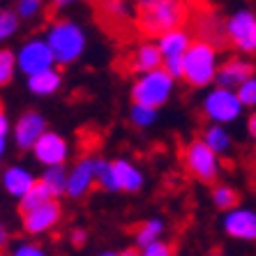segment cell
Listing matches in <instances>:
<instances>
[{
	"instance_id": "9",
	"label": "cell",
	"mask_w": 256,
	"mask_h": 256,
	"mask_svg": "<svg viewBox=\"0 0 256 256\" xmlns=\"http://www.w3.org/2000/svg\"><path fill=\"white\" fill-rule=\"evenodd\" d=\"M62 217V208L56 198H48V201L40 203L37 208L24 212V228L30 236H42V233L51 231Z\"/></svg>"
},
{
	"instance_id": "40",
	"label": "cell",
	"mask_w": 256,
	"mask_h": 256,
	"mask_svg": "<svg viewBox=\"0 0 256 256\" xmlns=\"http://www.w3.org/2000/svg\"><path fill=\"white\" fill-rule=\"evenodd\" d=\"M100 256H118V254H116V252H102Z\"/></svg>"
},
{
	"instance_id": "20",
	"label": "cell",
	"mask_w": 256,
	"mask_h": 256,
	"mask_svg": "<svg viewBox=\"0 0 256 256\" xmlns=\"http://www.w3.org/2000/svg\"><path fill=\"white\" fill-rule=\"evenodd\" d=\"M203 141L208 143L217 155H226L228 150H231V146H233V138H231V134L224 130V125H214V122L206 130Z\"/></svg>"
},
{
	"instance_id": "17",
	"label": "cell",
	"mask_w": 256,
	"mask_h": 256,
	"mask_svg": "<svg viewBox=\"0 0 256 256\" xmlns=\"http://www.w3.org/2000/svg\"><path fill=\"white\" fill-rule=\"evenodd\" d=\"M130 67L136 74H146V72H152L157 67H162V51L157 44L152 42H143L134 48V54L130 56Z\"/></svg>"
},
{
	"instance_id": "26",
	"label": "cell",
	"mask_w": 256,
	"mask_h": 256,
	"mask_svg": "<svg viewBox=\"0 0 256 256\" xmlns=\"http://www.w3.org/2000/svg\"><path fill=\"white\" fill-rule=\"evenodd\" d=\"M102 7H104V21H111V24H114V21L116 24L127 21L130 10H127V5L122 2V0H104Z\"/></svg>"
},
{
	"instance_id": "10",
	"label": "cell",
	"mask_w": 256,
	"mask_h": 256,
	"mask_svg": "<svg viewBox=\"0 0 256 256\" xmlns=\"http://www.w3.org/2000/svg\"><path fill=\"white\" fill-rule=\"evenodd\" d=\"M224 231L226 236L244 242H256V210L233 208L224 217Z\"/></svg>"
},
{
	"instance_id": "24",
	"label": "cell",
	"mask_w": 256,
	"mask_h": 256,
	"mask_svg": "<svg viewBox=\"0 0 256 256\" xmlns=\"http://www.w3.org/2000/svg\"><path fill=\"white\" fill-rule=\"evenodd\" d=\"M42 182L54 192V196L62 194V192L67 190V173H65V168H62V164H60V166H48L46 173L42 176Z\"/></svg>"
},
{
	"instance_id": "19",
	"label": "cell",
	"mask_w": 256,
	"mask_h": 256,
	"mask_svg": "<svg viewBox=\"0 0 256 256\" xmlns=\"http://www.w3.org/2000/svg\"><path fill=\"white\" fill-rule=\"evenodd\" d=\"M62 84V74L58 70H44V72H37L32 76H28V88L35 92V95H54L56 90L60 88Z\"/></svg>"
},
{
	"instance_id": "7",
	"label": "cell",
	"mask_w": 256,
	"mask_h": 256,
	"mask_svg": "<svg viewBox=\"0 0 256 256\" xmlns=\"http://www.w3.org/2000/svg\"><path fill=\"white\" fill-rule=\"evenodd\" d=\"M226 37L244 56L256 54V14L252 10H238L226 21Z\"/></svg>"
},
{
	"instance_id": "29",
	"label": "cell",
	"mask_w": 256,
	"mask_h": 256,
	"mask_svg": "<svg viewBox=\"0 0 256 256\" xmlns=\"http://www.w3.org/2000/svg\"><path fill=\"white\" fill-rule=\"evenodd\" d=\"M236 92H238L240 102H242L247 108H256V76L252 74L247 81H242V84L236 88Z\"/></svg>"
},
{
	"instance_id": "32",
	"label": "cell",
	"mask_w": 256,
	"mask_h": 256,
	"mask_svg": "<svg viewBox=\"0 0 256 256\" xmlns=\"http://www.w3.org/2000/svg\"><path fill=\"white\" fill-rule=\"evenodd\" d=\"M12 256H48V254L35 242H18L14 244Z\"/></svg>"
},
{
	"instance_id": "34",
	"label": "cell",
	"mask_w": 256,
	"mask_h": 256,
	"mask_svg": "<svg viewBox=\"0 0 256 256\" xmlns=\"http://www.w3.org/2000/svg\"><path fill=\"white\" fill-rule=\"evenodd\" d=\"M86 238H88V233H86L84 228H76V231H72V242L76 244V247H81V244L86 242Z\"/></svg>"
},
{
	"instance_id": "38",
	"label": "cell",
	"mask_w": 256,
	"mask_h": 256,
	"mask_svg": "<svg viewBox=\"0 0 256 256\" xmlns=\"http://www.w3.org/2000/svg\"><path fill=\"white\" fill-rule=\"evenodd\" d=\"M118 256H141V252H136V250H125V252H120Z\"/></svg>"
},
{
	"instance_id": "27",
	"label": "cell",
	"mask_w": 256,
	"mask_h": 256,
	"mask_svg": "<svg viewBox=\"0 0 256 256\" xmlns=\"http://www.w3.org/2000/svg\"><path fill=\"white\" fill-rule=\"evenodd\" d=\"M130 118H132V125H136V127H141V130H146V127H150L157 120V108L134 104V106H132Z\"/></svg>"
},
{
	"instance_id": "3",
	"label": "cell",
	"mask_w": 256,
	"mask_h": 256,
	"mask_svg": "<svg viewBox=\"0 0 256 256\" xmlns=\"http://www.w3.org/2000/svg\"><path fill=\"white\" fill-rule=\"evenodd\" d=\"M46 42H48V46H51V51H54L56 62L70 65V62L78 60L81 54H84L86 35L74 21L62 18V21H56V24L48 28Z\"/></svg>"
},
{
	"instance_id": "16",
	"label": "cell",
	"mask_w": 256,
	"mask_h": 256,
	"mask_svg": "<svg viewBox=\"0 0 256 256\" xmlns=\"http://www.w3.org/2000/svg\"><path fill=\"white\" fill-rule=\"evenodd\" d=\"M111 166H114L116 192H138L143 187V173L132 162L116 160L111 162Z\"/></svg>"
},
{
	"instance_id": "18",
	"label": "cell",
	"mask_w": 256,
	"mask_h": 256,
	"mask_svg": "<svg viewBox=\"0 0 256 256\" xmlns=\"http://www.w3.org/2000/svg\"><path fill=\"white\" fill-rule=\"evenodd\" d=\"M2 185L12 196H24L30 187L35 185V178L30 176V171H26L24 166H10L2 176Z\"/></svg>"
},
{
	"instance_id": "21",
	"label": "cell",
	"mask_w": 256,
	"mask_h": 256,
	"mask_svg": "<svg viewBox=\"0 0 256 256\" xmlns=\"http://www.w3.org/2000/svg\"><path fill=\"white\" fill-rule=\"evenodd\" d=\"M162 236H164V222L162 220H148L136 228V236H134V238H136V244L143 250V247H148V244L162 240Z\"/></svg>"
},
{
	"instance_id": "4",
	"label": "cell",
	"mask_w": 256,
	"mask_h": 256,
	"mask_svg": "<svg viewBox=\"0 0 256 256\" xmlns=\"http://www.w3.org/2000/svg\"><path fill=\"white\" fill-rule=\"evenodd\" d=\"M173 81H176V78H173L164 67L146 72V74H141V76L134 81V86H132V100H134V104L150 106V108L164 106L173 92Z\"/></svg>"
},
{
	"instance_id": "6",
	"label": "cell",
	"mask_w": 256,
	"mask_h": 256,
	"mask_svg": "<svg viewBox=\"0 0 256 256\" xmlns=\"http://www.w3.org/2000/svg\"><path fill=\"white\" fill-rule=\"evenodd\" d=\"M217 152L210 148L203 138H196L185 146L182 150V160H185V168L194 180L198 182H214L217 180V173H220V162H217Z\"/></svg>"
},
{
	"instance_id": "12",
	"label": "cell",
	"mask_w": 256,
	"mask_h": 256,
	"mask_svg": "<svg viewBox=\"0 0 256 256\" xmlns=\"http://www.w3.org/2000/svg\"><path fill=\"white\" fill-rule=\"evenodd\" d=\"M92 182H95V160L84 157V160L74 166V171L67 176V190L65 192L72 198H84L90 192Z\"/></svg>"
},
{
	"instance_id": "42",
	"label": "cell",
	"mask_w": 256,
	"mask_h": 256,
	"mask_svg": "<svg viewBox=\"0 0 256 256\" xmlns=\"http://www.w3.org/2000/svg\"><path fill=\"white\" fill-rule=\"evenodd\" d=\"M210 256H226V254H222V252H214V254H210Z\"/></svg>"
},
{
	"instance_id": "36",
	"label": "cell",
	"mask_w": 256,
	"mask_h": 256,
	"mask_svg": "<svg viewBox=\"0 0 256 256\" xmlns=\"http://www.w3.org/2000/svg\"><path fill=\"white\" fill-rule=\"evenodd\" d=\"M7 130H10V122H7L5 114H0V136H7Z\"/></svg>"
},
{
	"instance_id": "14",
	"label": "cell",
	"mask_w": 256,
	"mask_h": 256,
	"mask_svg": "<svg viewBox=\"0 0 256 256\" xmlns=\"http://www.w3.org/2000/svg\"><path fill=\"white\" fill-rule=\"evenodd\" d=\"M254 74V65H252L250 60H242V58H228L224 65L217 70V86H224V88H238L242 81Z\"/></svg>"
},
{
	"instance_id": "30",
	"label": "cell",
	"mask_w": 256,
	"mask_h": 256,
	"mask_svg": "<svg viewBox=\"0 0 256 256\" xmlns=\"http://www.w3.org/2000/svg\"><path fill=\"white\" fill-rule=\"evenodd\" d=\"M14 67H16V58L12 51H0V86H5L12 81L14 76Z\"/></svg>"
},
{
	"instance_id": "35",
	"label": "cell",
	"mask_w": 256,
	"mask_h": 256,
	"mask_svg": "<svg viewBox=\"0 0 256 256\" xmlns=\"http://www.w3.org/2000/svg\"><path fill=\"white\" fill-rule=\"evenodd\" d=\"M247 132H250V136L256 141V108L250 114V120H247Z\"/></svg>"
},
{
	"instance_id": "22",
	"label": "cell",
	"mask_w": 256,
	"mask_h": 256,
	"mask_svg": "<svg viewBox=\"0 0 256 256\" xmlns=\"http://www.w3.org/2000/svg\"><path fill=\"white\" fill-rule=\"evenodd\" d=\"M48 198H56V196H54V192L48 190V187L44 185L42 180H37L35 185L30 187V190L26 192L24 196H21V212H28V210L37 208L40 203L48 201Z\"/></svg>"
},
{
	"instance_id": "37",
	"label": "cell",
	"mask_w": 256,
	"mask_h": 256,
	"mask_svg": "<svg viewBox=\"0 0 256 256\" xmlns=\"http://www.w3.org/2000/svg\"><path fill=\"white\" fill-rule=\"evenodd\" d=\"M7 242V228H5V224L0 222V247Z\"/></svg>"
},
{
	"instance_id": "39",
	"label": "cell",
	"mask_w": 256,
	"mask_h": 256,
	"mask_svg": "<svg viewBox=\"0 0 256 256\" xmlns=\"http://www.w3.org/2000/svg\"><path fill=\"white\" fill-rule=\"evenodd\" d=\"M5 138L7 136H0V160H2V155H5Z\"/></svg>"
},
{
	"instance_id": "23",
	"label": "cell",
	"mask_w": 256,
	"mask_h": 256,
	"mask_svg": "<svg viewBox=\"0 0 256 256\" xmlns=\"http://www.w3.org/2000/svg\"><path fill=\"white\" fill-rule=\"evenodd\" d=\"M212 203L217 210H226L228 212V210L238 208L240 194L228 185H217V187H212Z\"/></svg>"
},
{
	"instance_id": "11",
	"label": "cell",
	"mask_w": 256,
	"mask_h": 256,
	"mask_svg": "<svg viewBox=\"0 0 256 256\" xmlns=\"http://www.w3.org/2000/svg\"><path fill=\"white\" fill-rule=\"evenodd\" d=\"M32 148H35L37 162H42L44 166H60L67 160V150H70L67 141L56 132H44Z\"/></svg>"
},
{
	"instance_id": "1",
	"label": "cell",
	"mask_w": 256,
	"mask_h": 256,
	"mask_svg": "<svg viewBox=\"0 0 256 256\" xmlns=\"http://www.w3.org/2000/svg\"><path fill=\"white\" fill-rule=\"evenodd\" d=\"M187 18L182 0H143L136 7V28L143 35L160 37L173 28H180Z\"/></svg>"
},
{
	"instance_id": "33",
	"label": "cell",
	"mask_w": 256,
	"mask_h": 256,
	"mask_svg": "<svg viewBox=\"0 0 256 256\" xmlns=\"http://www.w3.org/2000/svg\"><path fill=\"white\" fill-rule=\"evenodd\" d=\"M141 256H176V252H173L171 244L162 242V240H157V242L148 244V247H143Z\"/></svg>"
},
{
	"instance_id": "28",
	"label": "cell",
	"mask_w": 256,
	"mask_h": 256,
	"mask_svg": "<svg viewBox=\"0 0 256 256\" xmlns=\"http://www.w3.org/2000/svg\"><path fill=\"white\" fill-rule=\"evenodd\" d=\"M18 14L12 10H0V42L2 40H10V37L16 32L18 28Z\"/></svg>"
},
{
	"instance_id": "5",
	"label": "cell",
	"mask_w": 256,
	"mask_h": 256,
	"mask_svg": "<svg viewBox=\"0 0 256 256\" xmlns=\"http://www.w3.org/2000/svg\"><path fill=\"white\" fill-rule=\"evenodd\" d=\"M244 104L240 102L238 92L233 88H224V86H217L206 95L203 100V114L206 118L212 120L214 125H228V122H236V120L242 116Z\"/></svg>"
},
{
	"instance_id": "13",
	"label": "cell",
	"mask_w": 256,
	"mask_h": 256,
	"mask_svg": "<svg viewBox=\"0 0 256 256\" xmlns=\"http://www.w3.org/2000/svg\"><path fill=\"white\" fill-rule=\"evenodd\" d=\"M44 132H46V122H44V118L40 114H35V111H28V114H24L16 122V132H14L16 146L21 150L32 148V146L37 143V138L42 136Z\"/></svg>"
},
{
	"instance_id": "8",
	"label": "cell",
	"mask_w": 256,
	"mask_h": 256,
	"mask_svg": "<svg viewBox=\"0 0 256 256\" xmlns=\"http://www.w3.org/2000/svg\"><path fill=\"white\" fill-rule=\"evenodd\" d=\"M54 62H56L54 51H51L46 40H30V42H26L21 46V51L16 56L18 70L24 72V74H28V76H32L37 72L51 70Z\"/></svg>"
},
{
	"instance_id": "2",
	"label": "cell",
	"mask_w": 256,
	"mask_h": 256,
	"mask_svg": "<svg viewBox=\"0 0 256 256\" xmlns=\"http://www.w3.org/2000/svg\"><path fill=\"white\" fill-rule=\"evenodd\" d=\"M217 46L206 40H194L182 58V78L192 88H206L217 76Z\"/></svg>"
},
{
	"instance_id": "31",
	"label": "cell",
	"mask_w": 256,
	"mask_h": 256,
	"mask_svg": "<svg viewBox=\"0 0 256 256\" xmlns=\"http://www.w3.org/2000/svg\"><path fill=\"white\" fill-rule=\"evenodd\" d=\"M42 10V0H18L16 14L21 18H32L35 14H40Z\"/></svg>"
},
{
	"instance_id": "15",
	"label": "cell",
	"mask_w": 256,
	"mask_h": 256,
	"mask_svg": "<svg viewBox=\"0 0 256 256\" xmlns=\"http://www.w3.org/2000/svg\"><path fill=\"white\" fill-rule=\"evenodd\" d=\"M157 40H160V42H157V46H160V51H162V62H164L166 58H185L190 44L194 42V40H192V35L187 32L185 28H182V26H180V28L168 30V32L160 35Z\"/></svg>"
},
{
	"instance_id": "41",
	"label": "cell",
	"mask_w": 256,
	"mask_h": 256,
	"mask_svg": "<svg viewBox=\"0 0 256 256\" xmlns=\"http://www.w3.org/2000/svg\"><path fill=\"white\" fill-rule=\"evenodd\" d=\"M67 2H74V0H58V5H67Z\"/></svg>"
},
{
	"instance_id": "25",
	"label": "cell",
	"mask_w": 256,
	"mask_h": 256,
	"mask_svg": "<svg viewBox=\"0 0 256 256\" xmlns=\"http://www.w3.org/2000/svg\"><path fill=\"white\" fill-rule=\"evenodd\" d=\"M95 182L100 187H104V190H108V192H116L114 166H111V162L95 160Z\"/></svg>"
}]
</instances>
